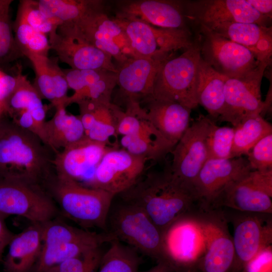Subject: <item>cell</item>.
Returning <instances> with one entry per match:
<instances>
[{"instance_id":"1","label":"cell","mask_w":272,"mask_h":272,"mask_svg":"<svg viewBox=\"0 0 272 272\" xmlns=\"http://www.w3.org/2000/svg\"><path fill=\"white\" fill-rule=\"evenodd\" d=\"M117 195L121 200L140 208L163 235L198 202L194 191L172 174L170 165L162 171L144 172L131 186Z\"/></svg>"},{"instance_id":"2","label":"cell","mask_w":272,"mask_h":272,"mask_svg":"<svg viewBox=\"0 0 272 272\" xmlns=\"http://www.w3.org/2000/svg\"><path fill=\"white\" fill-rule=\"evenodd\" d=\"M5 115L0 117V173L22 178L45 189L55 174L54 153L37 135Z\"/></svg>"},{"instance_id":"3","label":"cell","mask_w":272,"mask_h":272,"mask_svg":"<svg viewBox=\"0 0 272 272\" xmlns=\"http://www.w3.org/2000/svg\"><path fill=\"white\" fill-rule=\"evenodd\" d=\"M45 189L67 218L84 228H98L107 232V217L115 195L56 174Z\"/></svg>"},{"instance_id":"4","label":"cell","mask_w":272,"mask_h":272,"mask_svg":"<svg viewBox=\"0 0 272 272\" xmlns=\"http://www.w3.org/2000/svg\"><path fill=\"white\" fill-rule=\"evenodd\" d=\"M200 59L196 40L180 55L165 59L157 73L152 94L148 97L175 102L191 110L196 107Z\"/></svg>"},{"instance_id":"5","label":"cell","mask_w":272,"mask_h":272,"mask_svg":"<svg viewBox=\"0 0 272 272\" xmlns=\"http://www.w3.org/2000/svg\"><path fill=\"white\" fill-rule=\"evenodd\" d=\"M120 201L111 205L107 220V232L158 261L164 259L161 231L140 208Z\"/></svg>"},{"instance_id":"6","label":"cell","mask_w":272,"mask_h":272,"mask_svg":"<svg viewBox=\"0 0 272 272\" xmlns=\"http://www.w3.org/2000/svg\"><path fill=\"white\" fill-rule=\"evenodd\" d=\"M0 212L24 217L32 223L41 224L53 219L58 210L42 186L0 173Z\"/></svg>"},{"instance_id":"7","label":"cell","mask_w":272,"mask_h":272,"mask_svg":"<svg viewBox=\"0 0 272 272\" xmlns=\"http://www.w3.org/2000/svg\"><path fill=\"white\" fill-rule=\"evenodd\" d=\"M113 19L124 31L137 57L165 60L173 51L185 50L194 43L188 29H166L137 20Z\"/></svg>"},{"instance_id":"8","label":"cell","mask_w":272,"mask_h":272,"mask_svg":"<svg viewBox=\"0 0 272 272\" xmlns=\"http://www.w3.org/2000/svg\"><path fill=\"white\" fill-rule=\"evenodd\" d=\"M268 65L259 62L253 70L237 77L227 78L225 84V106L217 120L230 122L236 127L244 119L261 115L269 107L261 99L260 87Z\"/></svg>"},{"instance_id":"9","label":"cell","mask_w":272,"mask_h":272,"mask_svg":"<svg viewBox=\"0 0 272 272\" xmlns=\"http://www.w3.org/2000/svg\"><path fill=\"white\" fill-rule=\"evenodd\" d=\"M272 170H252L229 183L210 206H225L245 213H272Z\"/></svg>"},{"instance_id":"10","label":"cell","mask_w":272,"mask_h":272,"mask_svg":"<svg viewBox=\"0 0 272 272\" xmlns=\"http://www.w3.org/2000/svg\"><path fill=\"white\" fill-rule=\"evenodd\" d=\"M196 39L201 58L227 78L242 76L260 62L253 52L203 25Z\"/></svg>"},{"instance_id":"11","label":"cell","mask_w":272,"mask_h":272,"mask_svg":"<svg viewBox=\"0 0 272 272\" xmlns=\"http://www.w3.org/2000/svg\"><path fill=\"white\" fill-rule=\"evenodd\" d=\"M50 49L72 69L104 70L117 73L112 57L88 42L72 26H58L49 34Z\"/></svg>"},{"instance_id":"12","label":"cell","mask_w":272,"mask_h":272,"mask_svg":"<svg viewBox=\"0 0 272 272\" xmlns=\"http://www.w3.org/2000/svg\"><path fill=\"white\" fill-rule=\"evenodd\" d=\"M212 120L209 116L200 115L171 152L172 174L194 191V183L208 160L206 139Z\"/></svg>"},{"instance_id":"13","label":"cell","mask_w":272,"mask_h":272,"mask_svg":"<svg viewBox=\"0 0 272 272\" xmlns=\"http://www.w3.org/2000/svg\"><path fill=\"white\" fill-rule=\"evenodd\" d=\"M148 160L122 148L111 147L95 169L88 186L116 196L131 186L145 172Z\"/></svg>"},{"instance_id":"14","label":"cell","mask_w":272,"mask_h":272,"mask_svg":"<svg viewBox=\"0 0 272 272\" xmlns=\"http://www.w3.org/2000/svg\"><path fill=\"white\" fill-rule=\"evenodd\" d=\"M197 217L205 248L197 260L200 272H231L234 259L232 238L223 218L208 211Z\"/></svg>"},{"instance_id":"15","label":"cell","mask_w":272,"mask_h":272,"mask_svg":"<svg viewBox=\"0 0 272 272\" xmlns=\"http://www.w3.org/2000/svg\"><path fill=\"white\" fill-rule=\"evenodd\" d=\"M183 5L187 20L205 26L227 22L254 23L267 26L266 23L269 19L259 13L246 0L183 1Z\"/></svg>"},{"instance_id":"16","label":"cell","mask_w":272,"mask_h":272,"mask_svg":"<svg viewBox=\"0 0 272 272\" xmlns=\"http://www.w3.org/2000/svg\"><path fill=\"white\" fill-rule=\"evenodd\" d=\"M248 213L240 216L234 224V259L231 272H243L261 250L271 245V220L261 218L263 214Z\"/></svg>"},{"instance_id":"17","label":"cell","mask_w":272,"mask_h":272,"mask_svg":"<svg viewBox=\"0 0 272 272\" xmlns=\"http://www.w3.org/2000/svg\"><path fill=\"white\" fill-rule=\"evenodd\" d=\"M252 171L248 161L240 157L230 159H209L204 164L194 183L198 201L209 208L220 192L231 182Z\"/></svg>"},{"instance_id":"18","label":"cell","mask_w":272,"mask_h":272,"mask_svg":"<svg viewBox=\"0 0 272 272\" xmlns=\"http://www.w3.org/2000/svg\"><path fill=\"white\" fill-rule=\"evenodd\" d=\"M115 17L171 29H188L183 1L135 0L120 2Z\"/></svg>"},{"instance_id":"19","label":"cell","mask_w":272,"mask_h":272,"mask_svg":"<svg viewBox=\"0 0 272 272\" xmlns=\"http://www.w3.org/2000/svg\"><path fill=\"white\" fill-rule=\"evenodd\" d=\"M165 259L178 263L197 261L203 254L202 231L196 217L186 214L163 234Z\"/></svg>"},{"instance_id":"20","label":"cell","mask_w":272,"mask_h":272,"mask_svg":"<svg viewBox=\"0 0 272 272\" xmlns=\"http://www.w3.org/2000/svg\"><path fill=\"white\" fill-rule=\"evenodd\" d=\"M111 147H115L85 137L55 155L53 164L56 175L80 182L91 172L92 175L103 155Z\"/></svg>"},{"instance_id":"21","label":"cell","mask_w":272,"mask_h":272,"mask_svg":"<svg viewBox=\"0 0 272 272\" xmlns=\"http://www.w3.org/2000/svg\"><path fill=\"white\" fill-rule=\"evenodd\" d=\"M164 60L128 58L116 65V85L126 99H144L152 94L158 69Z\"/></svg>"},{"instance_id":"22","label":"cell","mask_w":272,"mask_h":272,"mask_svg":"<svg viewBox=\"0 0 272 272\" xmlns=\"http://www.w3.org/2000/svg\"><path fill=\"white\" fill-rule=\"evenodd\" d=\"M143 102L148 119L174 148L190 126L191 110L175 102L151 97Z\"/></svg>"},{"instance_id":"23","label":"cell","mask_w":272,"mask_h":272,"mask_svg":"<svg viewBox=\"0 0 272 272\" xmlns=\"http://www.w3.org/2000/svg\"><path fill=\"white\" fill-rule=\"evenodd\" d=\"M69 86L74 90L66 106L84 99L111 102L116 86V73L104 70L72 69L63 72Z\"/></svg>"},{"instance_id":"24","label":"cell","mask_w":272,"mask_h":272,"mask_svg":"<svg viewBox=\"0 0 272 272\" xmlns=\"http://www.w3.org/2000/svg\"><path fill=\"white\" fill-rule=\"evenodd\" d=\"M206 27L247 48L259 62L269 64L272 54L271 27L238 22L222 23Z\"/></svg>"},{"instance_id":"25","label":"cell","mask_w":272,"mask_h":272,"mask_svg":"<svg viewBox=\"0 0 272 272\" xmlns=\"http://www.w3.org/2000/svg\"><path fill=\"white\" fill-rule=\"evenodd\" d=\"M79 116L83 124L85 137L95 142L108 145L112 137L117 138V105L105 102L84 99L77 103Z\"/></svg>"},{"instance_id":"26","label":"cell","mask_w":272,"mask_h":272,"mask_svg":"<svg viewBox=\"0 0 272 272\" xmlns=\"http://www.w3.org/2000/svg\"><path fill=\"white\" fill-rule=\"evenodd\" d=\"M3 261L5 272H31L42 247L41 224L32 223L15 234Z\"/></svg>"},{"instance_id":"27","label":"cell","mask_w":272,"mask_h":272,"mask_svg":"<svg viewBox=\"0 0 272 272\" xmlns=\"http://www.w3.org/2000/svg\"><path fill=\"white\" fill-rule=\"evenodd\" d=\"M65 108H56L53 117L43 125L42 142L54 155L86 137L79 116L67 113Z\"/></svg>"},{"instance_id":"28","label":"cell","mask_w":272,"mask_h":272,"mask_svg":"<svg viewBox=\"0 0 272 272\" xmlns=\"http://www.w3.org/2000/svg\"><path fill=\"white\" fill-rule=\"evenodd\" d=\"M226 78L200 59L197 89L198 102L214 121L217 120L224 108Z\"/></svg>"},{"instance_id":"29","label":"cell","mask_w":272,"mask_h":272,"mask_svg":"<svg viewBox=\"0 0 272 272\" xmlns=\"http://www.w3.org/2000/svg\"><path fill=\"white\" fill-rule=\"evenodd\" d=\"M42 13L55 25L73 24L90 12L104 7L97 0H40L37 1Z\"/></svg>"},{"instance_id":"30","label":"cell","mask_w":272,"mask_h":272,"mask_svg":"<svg viewBox=\"0 0 272 272\" xmlns=\"http://www.w3.org/2000/svg\"><path fill=\"white\" fill-rule=\"evenodd\" d=\"M42 245L55 242H95L101 245L116 239L109 232L97 233L70 226L54 219L41 223Z\"/></svg>"},{"instance_id":"31","label":"cell","mask_w":272,"mask_h":272,"mask_svg":"<svg viewBox=\"0 0 272 272\" xmlns=\"http://www.w3.org/2000/svg\"><path fill=\"white\" fill-rule=\"evenodd\" d=\"M17 86L5 102L6 114L10 117L21 111L29 112L41 125L45 121L46 109L42 98L34 86L22 74L18 75Z\"/></svg>"},{"instance_id":"32","label":"cell","mask_w":272,"mask_h":272,"mask_svg":"<svg viewBox=\"0 0 272 272\" xmlns=\"http://www.w3.org/2000/svg\"><path fill=\"white\" fill-rule=\"evenodd\" d=\"M104 8H99L90 12L74 24H66L72 26L88 42L110 55L117 61L118 64H120L128 57L121 52L112 37L95 17V12Z\"/></svg>"},{"instance_id":"33","label":"cell","mask_w":272,"mask_h":272,"mask_svg":"<svg viewBox=\"0 0 272 272\" xmlns=\"http://www.w3.org/2000/svg\"><path fill=\"white\" fill-rule=\"evenodd\" d=\"M234 128L231 158L247 155L254 145L261 138L272 133L271 124L261 115L248 117Z\"/></svg>"},{"instance_id":"34","label":"cell","mask_w":272,"mask_h":272,"mask_svg":"<svg viewBox=\"0 0 272 272\" xmlns=\"http://www.w3.org/2000/svg\"><path fill=\"white\" fill-rule=\"evenodd\" d=\"M101 245L95 242H67L42 245L39 257L31 272H47L65 260Z\"/></svg>"},{"instance_id":"35","label":"cell","mask_w":272,"mask_h":272,"mask_svg":"<svg viewBox=\"0 0 272 272\" xmlns=\"http://www.w3.org/2000/svg\"><path fill=\"white\" fill-rule=\"evenodd\" d=\"M110 243L97 272H138L140 260L136 250L117 239Z\"/></svg>"},{"instance_id":"36","label":"cell","mask_w":272,"mask_h":272,"mask_svg":"<svg viewBox=\"0 0 272 272\" xmlns=\"http://www.w3.org/2000/svg\"><path fill=\"white\" fill-rule=\"evenodd\" d=\"M120 145L130 154L154 160L164 157L173 149L165 139L143 135L122 136Z\"/></svg>"},{"instance_id":"37","label":"cell","mask_w":272,"mask_h":272,"mask_svg":"<svg viewBox=\"0 0 272 272\" xmlns=\"http://www.w3.org/2000/svg\"><path fill=\"white\" fill-rule=\"evenodd\" d=\"M14 26L15 40L22 54L47 56L50 47L46 35L35 30L18 14Z\"/></svg>"},{"instance_id":"38","label":"cell","mask_w":272,"mask_h":272,"mask_svg":"<svg viewBox=\"0 0 272 272\" xmlns=\"http://www.w3.org/2000/svg\"><path fill=\"white\" fill-rule=\"evenodd\" d=\"M12 0H0V65L14 60L22 54L13 34L10 17Z\"/></svg>"},{"instance_id":"39","label":"cell","mask_w":272,"mask_h":272,"mask_svg":"<svg viewBox=\"0 0 272 272\" xmlns=\"http://www.w3.org/2000/svg\"><path fill=\"white\" fill-rule=\"evenodd\" d=\"M234 127L219 126L212 120L206 139L208 159H230Z\"/></svg>"},{"instance_id":"40","label":"cell","mask_w":272,"mask_h":272,"mask_svg":"<svg viewBox=\"0 0 272 272\" xmlns=\"http://www.w3.org/2000/svg\"><path fill=\"white\" fill-rule=\"evenodd\" d=\"M32 62L36 75L34 86L41 97L49 100L56 107L57 101L54 85L49 70L47 56L33 54L25 55Z\"/></svg>"},{"instance_id":"41","label":"cell","mask_w":272,"mask_h":272,"mask_svg":"<svg viewBox=\"0 0 272 272\" xmlns=\"http://www.w3.org/2000/svg\"><path fill=\"white\" fill-rule=\"evenodd\" d=\"M100 247L69 258L47 272H96L103 255Z\"/></svg>"},{"instance_id":"42","label":"cell","mask_w":272,"mask_h":272,"mask_svg":"<svg viewBox=\"0 0 272 272\" xmlns=\"http://www.w3.org/2000/svg\"><path fill=\"white\" fill-rule=\"evenodd\" d=\"M17 14L35 30L45 35L49 34L58 26L42 13L37 1H21Z\"/></svg>"},{"instance_id":"43","label":"cell","mask_w":272,"mask_h":272,"mask_svg":"<svg viewBox=\"0 0 272 272\" xmlns=\"http://www.w3.org/2000/svg\"><path fill=\"white\" fill-rule=\"evenodd\" d=\"M247 156L252 170H272V133L259 140Z\"/></svg>"},{"instance_id":"44","label":"cell","mask_w":272,"mask_h":272,"mask_svg":"<svg viewBox=\"0 0 272 272\" xmlns=\"http://www.w3.org/2000/svg\"><path fill=\"white\" fill-rule=\"evenodd\" d=\"M271 245L261 250L247 265L243 272H267L271 270Z\"/></svg>"},{"instance_id":"45","label":"cell","mask_w":272,"mask_h":272,"mask_svg":"<svg viewBox=\"0 0 272 272\" xmlns=\"http://www.w3.org/2000/svg\"><path fill=\"white\" fill-rule=\"evenodd\" d=\"M18 81V76H13L0 70V103L5 105L7 100L15 90Z\"/></svg>"},{"instance_id":"46","label":"cell","mask_w":272,"mask_h":272,"mask_svg":"<svg viewBox=\"0 0 272 272\" xmlns=\"http://www.w3.org/2000/svg\"><path fill=\"white\" fill-rule=\"evenodd\" d=\"M8 216L0 212V261H3V254L5 248L9 245L15 235L6 224L5 220Z\"/></svg>"},{"instance_id":"47","label":"cell","mask_w":272,"mask_h":272,"mask_svg":"<svg viewBox=\"0 0 272 272\" xmlns=\"http://www.w3.org/2000/svg\"><path fill=\"white\" fill-rule=\"evenodd\" d=\"M246 2L260 14L271 18L272 1L246 0Z\"/></svg>"},{"instance_id":"48","label":"cell","mask_w":272,"mask_h":272,"mask_svg":"<svg viewBox=\"0 0 272 272\" xmlns=\"http://www.w3.org/2000/svg\"><path fill=\"white\" fill-rule=\"evenodd\" d=\"M168 272H200L197 261L178 263L172 262Z\"/></svg>"},{"instance_id":"49","label":"cell","mask_w":272,"mask_h":272,"mask_svg":"<svg viewBox=\"0 0 272 272\" xmlns=\"http://www.w3.org/2000/svg\"><path fill=\"white\" fill-rule=\"evenodd\" d=\"M171 263L166 260L159 261L158 264L150 270L144 272H168Z\"/></svg>"},{"instance_id":"50","label":"cell","mask_w":272,"mask_h":272,"mask_svg":"<svg viewBox=\"0 0 272 272\" xmlns=\"http://www.w3.org/2000/svg\"><path fill=\"white\" fill-rule=\"evenodd\" d=\"M6 113L5 107L4 104L0 103V117Z\"/></svg>"},{"instance_id":"51","label":"cell","mask_w":272,"mask_h":272,"mask_svg":"<svg viewBox=\"0 0 272 272\" xmlns=\"http://www.w3.org/2000/svg\"><path fill=\"white\" fill-rule=\"evenodd\" d=\"M267 272H272V269H271V270H269V271H267Z\"/></svg>"}]
</instances>
